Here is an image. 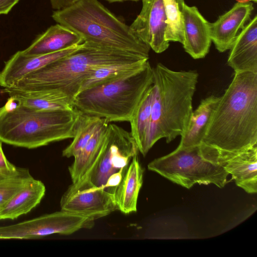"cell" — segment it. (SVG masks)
Masks as SVG:
<instances>
[{
    "mask_svg": "<svg viewBox=\"0 0 257 257\" xmlns=\"http://www.w3.org/2000/svg\"><path fill=\"white\" fill-rule=\"evenodd\" d=\"M257 146V73H235L216 105L199 146L206 160L222 165Z\"/></svg>",
    "mask_w": 257,
    "mask_h": 257,
    "instance_id": "cell-1",
    "label": "cell"
},
{
    "mask_svg": "<svg viewBox=\"0 0 257 257\" xmlns=\"http://www.w3.org/2000/svg\"><path fill=\"white\" fill-rule=\"evenodd\" d=\"M198 77L195 71H174L160 63L153 68L151 121L140 151L144 156L160 139L169 143L186 131Z\"/></svg>",
    "mask_w": 257,
    "mask_h": 257,
    "instance_id": "cell-2",
    "label": "cell"
},
{
    "mask_svg": "<svg viewBox=\"0 0 257 257\" xmlns=\"http://www.w3.org/2000/svg\"><path fill=\"white\" fill-rule=\"evenodd\" d=\"M147 60L137 54L84 42L74 52L29 73L12 88L25 91L58 89L73 100L82 81L98 68Z\"/></svg>",
    "mask_w": 257,
    "mask_h": 257,
    "instance_id": "cell-3",
    "label": "cell"
},
{
    "mask_svg": "<svg viewBox=\"0 0 257 257\" xmlns=\"http://www.w3.org/2000/svg\"><path fill=\"white\" fill-rule=\"evenodd\" d=\"M87 42L148 58L150 47L98 0H78L52 15Z\"/></svg>",
    "mask_w": 257,
    "mask_h": 257,
    "instance_id": "cell-4",
    "label": "cell"
},
{
    "mask_svg": "<svg viewBox=\"0 0 257 257\" xmlns=\"http://www.w3.org/2000/svg\"><path fill=\"white\" fill-rule=\"evenodd\" d=\"M81 113L73 110H38L18 105L13 111L0 108V141L34 149L74 137Z\"/></svg>",
    "mask_w": 257,
    "mask_h": 257,
    "instance_id": "cell-5",
    "label": "cell"
},
{
    "mask_svg": "<svg viewBox=\"0 0 257 257\" xmlns=\"http://www.w3.org/2000/svg\"><path fill=\"white\" fill-rule=\"evenodd\" d=\"M153 68L148 61L129 75L79 92L73 100L81 113L112 121H130L148 88Z\"/></svg>",
    "mask_w": 257,
    "mask_h": 257,
    "instance_id": "cell-6",
    "label": "cell"
},
{
    "mask_svg": "<svg viewBox=\"0 0 257 257\" xmlns=\"http://www.w3.org/2000/svg\"><path fill=\"white\" fill-rule=\"evenodd\" d=\"M148 169L187 189L195 184H213L219 188L227 183L229 174L220 165L212 163L202 156L199 146L178 147L174 151L157 158L148 165Z\"/></svg>",
    "mask_w": 257,
    "mask_h": 257,
    "instance_id": "cell-7",
    "label": "cell"
},
{
    "mask_svg": "<svg viewBox=\"0 0 257 257\" xmlns=\"http://www.w3.org/2000/svg\"><path fill=\"white\" fill-rule=\"evenodd\" d=\"M94 220L61 210L15 224L0 226V239H36L53 234L69 235L92 227Z\"/></svg>",
    "mask_w": 257,
    "mask_h": 257,
    "instance_id": "cell-8",
    "label": "cell"
},
{
    "mask_svg": "<svg viewBox=\"0 0 257 257\" xmlns=\"http://www.w3.org/2000/svg\"><path fill=\"white\" fill-rule=\"evenodd\" d=\"M138 152L131 132L115 124H108L101 156L92 172L85 178H88L96 186L103 188L110 176L127 168L130 161Z\"/></svg>",
    "mask_w": 257,
    "mask_h": 257,
    "instance_id": "cell-9",
    "label": "cell"
},
{
    "mask_svg": "<svg viewBox=\"0 0 257 257\" xmlns=\"http://www.w3.org/2000/svg\"><path fill=\"white\" fill-rule=\"evenodd\" d=\"M61 210L94 220L118 210L114 193L96 186L88 178L72 183L60 200Z\"/></svg>",
    "mask_w": 257,
    "mask_h": 257,
    "instance_id": "cell-10",
    "label": "cell"
},
{
    "mask_svg": "<svg viewBox=\"0 0 257 257\" xmlns=\"http://www.w3.org/2000/svg\"><path fill=\"white\" fill-rule=\"evenodd\" d=\"M142 8L130 26L132 32L157 53L166 50L167 17L163 0H142Z\"/></svg>",
    "mask_w": 257,
    "mask_h": 257,
    "instance_id": "cell-11",
    "label": "cell"
},
{
    "mask_svg": "<svg viewBox=\"0 0 257 257\" xmlns=\"http://www.w3.org/2000/svg\"><path fill=\"white\" fill-rule=\"evenodd\" d=\"M82 44L58 52L36 56H29L19 51L5 62L0 71V86L12 87L29 73L55 61L64 58L80 48Z\"/></svg>",
    "mask_w": 257,
    "mask_h": 257,
    "instance_id": "cell-12",
    "label": "cell"
},
{
    "mask_svg": "<svg viewBox=\"0 0 257 257\" xmlns=\"http://www.w3.org/2000/svg\"><path fill=\"white\" fill-rule=\"evenodd\" d=\"M253 6L251 2L236 3L227 12L210 23L211 41L220 52L229 49L250 19Z\"/></svg>",
    "mask_w": 257,
    "mask_h": 257,
    "instance_id": "cell-13",
    "label": "cell"
},
{
    "mask_svg": "<svg viewBox=\"0 0 257 257\" xmlns=\"http://www.w3.org/2000/svg\"><path fill=\"white\" fill-rule=\"evenodd\" d=\"M184 40L182 45L186 53L194 59L204 58L211 43L210 23L197 7L184 5L183 11Z\"/></svg>",
    "mask_w": 257,
    "mask_h": 257,
    "instance_id": "cell-14",
    "label": "cell"
},
{
    "mask_svg": "<svg viewBox=\"0 0 257 257\" xmlns=\"http://www.w3.org/2000/svg\"><path fill=\"white\" fill-rule=\"evenodd\" d=\"M230 49L228 65L234 73H257V16L239 32Z\"/></svg>",
    "mask_w": 257,
    "mask_h": 257,
    "instance_id": "cell-15",
    "label": "cell"
},
{
    "mask_svg": "<svg viewBox=\"0 0 257 257\" xmlns=\"http://www.w3.org/2000/svg\"><path fill=\"white\" fill-rule=\"evenodd\" d=\"M3 92L13 97L18 104L38 110H73V99L58 89H41L34 91L21 90L14 88H5Z\"/></svg>",
    "mask_w": 257,
    "mask_h": 257,
    "instance_id": "cell-16",
    "label": "cell"
},
{
    "mask_svg": "<svg viewBox=\"0 0 257 257\" xmlns=\"http://www.w3.org/2000/svg\"><path fill=\"white\" fill-rule=\"evenodd\" d=\"M83 42L79 35L57 23L39 35L28 47L21 51L26 55H40L61 51Z\"/></svg>",
    "mask_w": 257,
    "mask_h": 257,
    "instance_id": "cell-17",
    "label": "cell"
},
{
    "mask_svg": "<svg viewBox=\"0 0 257 257\" xmlns=\"http://www.w3.org/2000/svg\"><path fill=\"white\" fill-rule=\"evenodd\" d=\"M108 124L104 119L84 147L74 157V162L68 168L72 183L87 177L96 166L104 148Z\"/></svg>",
    "mask_w": 257,
    "mask_h": 257,
    "instance_id": "cell-18",
    "label": "cell"
},
{
    "mask_svg": "<svg viewBox=\"0 0 257 257\" xmlns=\"http://www.w3.org/2000/svg\"><path fill=\"white\" fill-rule=\"evenodd\" d=\"M144 170L138 155L131 159L114 193L117 209L125 214L137 211L140 190L143 184Z\"/></svg>",
    "mask_w": 257,
    "mask_h": 257,
    "instance_id": "cell-19",
    "label": "cell"
},
{
    "mask_svg": "<svg viewBox=\"0 0 257 257\" xmlns=\"http://www.w3.org/2000/svg\"><path fill=\"white\" fill-rule=\"evenodd\" d=\"M45 192L44 183L33 178L0 208V220H13L27 214L41 202Z\"/></svg>",
    "mask_w": 257,
    "mask_h": 257,
    "instance_id": "cell-20",
    "label": "cell"
},
{
    "mask_svg": "<svg viewBox=\"0 0 257 257\" xmlns=\"http://www.w3.org/2000/svg\"><path fill=\"white\" fill-rule=\"evenodd\" d=\"M235 184L248 193L257 192V146L231 158L222 165Z\"/></svg>",
    "mask_w": 257,
    "mask_h": 257,
    "instance_id": "cell-21",
    "label": "cell"
},
{
    "mask_svg": "<svg viewBox=\"0 0 257 257\" xmlns=\"http://www.w3.org/2000/svg\"><path fill=\"white\" fill-rule=\"evenodd\" d=\"M219 97L211 95L201 100L192 112L186 131L181 136L179 147L200 146L210 122Z\"/></svg>",
    "mask_w": 257,
    "mask_h": 257,
    "instance_id": "cell-22",
    "label": "cell"
},
{
    "mask_svg": "<svg viewBox=\"0 0 257 257\" xmlns=\"http://www.w3.org/2000/svg\"><path fill=\"white\" fill-rule=\"evenodd\" d=\"M148 61L110 64L98 68L82 81L79 92L133 73L143 67Z\"/></svg>",
    "mask_w": 257,
    "mask_h": 257,
    "instance_id": "cell-23",
    "label": "cell"
},
{
    "mask_svg": "<svg viewBox=\"0 0 257 257\" xmlns=\"http://www.w3.org/2000/svg\"><path fill=\"white\" fill-rule=\"evenodd\" d=\"M153 94V83L146 91L129 121L131 133L136 142L139 152L142 148L150 125Z\"/></svg>",
    "mask_w": 257,
    "mask_h": 257,
    "instance_id": "cell-24",
    "label": "cell"
},
{
    "mask_svg": "<svg viewBox=\"0 0 257 257\" xmlns=\"http://www.w3.org/2000/svg\"><path fill=\"white\" fill-rule=\"evenodd\" d=\"M104 119L81 113L73 141L63 151L62 156L70 158L77 155L93 136Z\"/></svg>",
    "mask_w": 257,
    "mask_h": 257,
    "instance_id": "cell-25",
    "label": "cell"
},
{
    "mask_svg": "<svg viewBox=\"0 0 257 257\" xmlns=\"http://www.w3.org/2000/svg\"><path fill=\"white\" fill-rule=\"evenodd\" d=\"M166 17L165 38L168 42H183V11L184 0H163Z\"/></svg>",
    "mask_w": 257,
    "mask_h": 257,
    "instance_id": "cell-26",
    "label": "cell"
},
{
    "mask_svg": "<svg viewBox=\"0 0 257 257\" xmlns=\"http://www.w3.org/2000/svg\"><path fill=\"white\" fill-rule=\"evenodd\" d=\"M33 178L28 169L19 168L15 173L0 179V208Z\"/></svg>",
    "mask_w": 257,
    "mask_h": 257,
    "instance_id": "cell-27",
    "label": "cell"
},
{
    "mask_svg": "<svg viewBox=\"0 0 257 257\" xmlns=\"http://www.w3.org/2000/svg\"><path fill=\"white\" fill-rule=\"evenodd\" d=\"M18 168L7 159L3 150L2 142L0 141V171L13 173L17 171Z\"/></svg>",
    "mask_w": 257,
    "mask_h": 257,
    "instance_id": "cell-28",
    "label": "cell"
},
{
    "mask_svg": "<svg viewBox=\"0 0 257 257\" xmlns=\"http://www.w3.org/2000/svg\"><path fill=\"white\" fill-rule=\"evenodd\" d=\"M20 0H0V15L8 14Z\"/></svg>",
    "mask_w": 257,
    "mask_h": 257,
    "instance_id": "cell-29",
    "label": "cell"
},
{
    "mask_svg": "<svg viewBox=\"0 0 257 257\" xmlns=\"http://www.w3.org/2000/svg\"><path fill=\"white\" fill-rule=\"evenodd\" d=\"M78 0H50L52 8L56 10H60L67 8Z\"/></svg>",
    "mask_w": 257,
    "mask_h": 257,
    "instance_id": "cell-30",
    "label": "cell"
},
{
    "mask_svg": "<svg viewBox=\"0 0 257 257\" xmlns=\"http://www.w3.org/2000/svg\"><path fill=\"white\" fill-rule=\"evenodd\" d=\"M18 105V102L13 97L10 96L2 108L7 112H11L14 110Z\"/></svg>",
    "mask_w": 257,
    "mask_h": 257,
    "instance_id": "cell-31",
    "label": "cell"
},
{
    "mask_svg": "<svg viewBox=\"0 0 257 257\" xmlns=\"http://www.w3.org/2000/svg\"><path fill=\"white\" fill-rule=\"evenodd\" d=\"M19 168H18V169H19ZM17 171L13 172V173H9V172H5L0 171V179H3L5 177H7L12 174H13L15 173Z\"/></svg>",
    "mask_w": 257,
    "mask_h": 257,
    "instance_id": "cell-32",
    "label": "cell"
},
{
    "mask_svg": "<svg viewBox=\"0 0 257 257\" xmlns=\"http://www.w3.org/2000/svg\"><path fill=\"white\" fill-rule=\"evenodd\" d=\"M105 1L108 2L109 3H115V2H123V1H139L140 0H105Z\"/></svg>",
    "mask_w": 257,
    "mask_h": 257,
    "instance_id": "cell-33",
    "label": "cell"
},
{
    "mask_svg": "<svg viewBox=\"0 0 257 257\" xmlns=\"http://www.w3.org/2000/svg\"><path fill=\"white\" fill-rule=\"evenodd\" d=\"M237 3H245L252 1L254 3H256L257 0H236Z\"/></svg>",
    "mask_w": 257,
    "mask_h": 257,
    "instance_id": "cell-34",
    "label": "cell"
},
{
    "mask_svg": "<svg viewBox=\"0 0 257 257\" xmlns=\"http://www.w3.org/2000/svg\"><path fill=\"white\" fill-rule=\"evenodd\" d=\"M0 93H1V91H0Z\"/></svg>",
    "mask_w": 257,
    "mask_h": 257,
    "instance_id": "cell-35",
    "label": "cell"
}]
</instances>
